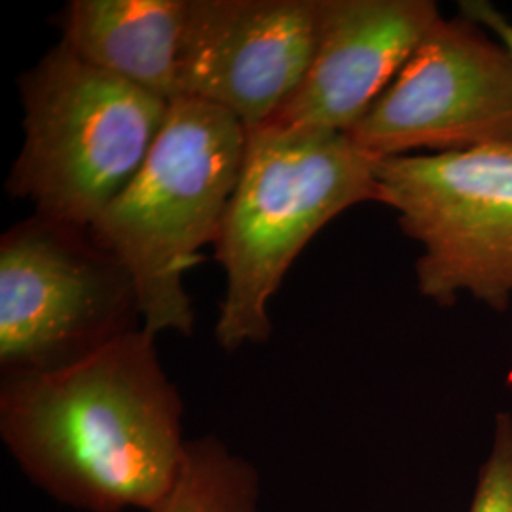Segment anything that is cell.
<instances>
[{
    "mask_svg": "<svg viewBox=\"0 0 512 512\" xmlns=\"http://www.w3.org/2000/svg\"><path fill=\"white\" fill-rule=\"evenodd\" d=\"M188 0H73L61 42L93 67L173 103L181 97Z\"/></svg>",
    "mask_w": 512,
    "mask_h": 512,
    "instance_id": "obj_10",
    "label": "cell"
},
{
    "mask_svg": "<svg viewBox=\"0 0 512 512\" xmlns=\"http://www.w3.org/2000/svg\"><path fill=\"white\" fill-rule=\"evenodd\" d=\"M459 16L471 19L494 37L499 38L512 54V23L505 18L492 2L486 0H463L459 2Z\"/></svg>",
    "mask_w": 512,
    "mask_h": 512,
    "instance_id": "obj_13",
    "label": "cell"
},
{
    "mask_svg": "<svg viewBox=\"0 0 512 512\" xmlns=\"http://www.w3.org/2000/svg\"><path fill=\"white\" fill-rule=\"evenodd\" d=\"M348 135L374 160L512 145L511 50L471 19H440Z\"/></svg>",
    "mask_w": 512,
    "mask_h": 512,
    "instance_id": "obj_7",
    "label": "cell"
},
{
    "mask_svg": "<svg viewBox=\"0 0 512 512\" xmlns=\"http://www.w3.org/2000/svg\"><path fill=\"white\" fill-rule=\"evenodd\" d=\"M380 203L423 247L421 296L442 308L471 294L492 310L512 302V145L378 160Z\"/></svg>",
    "mask_w": 512,
    "mask_h": 512,
    "instance_id": "obj_6",
    "label": "cell"
},
{
    "mask_svg": "<svg viewBox=\"0 0 512 512\" xmlns=\"http://www.w3.org/2000/svg\"><path fill=\"white\" fill-rule=\"evenodd\" d=\"M440 19L431 0H323L308 74L264 126L351 133Z\"/></svg>",
    "mask_w": 512,
    "mask_h": 512,
    "instance_id": "obj_9",
    "label": "cell"
},
{
    "mask_svg": "<svg viewBox=\"0 0 512 512\" xmlns=\"http://www.w3.org/2000/svg\"><path fill=\"white\" fill-rule=\"evenodd\" d=\"M247 129L230 112L179 97L147 162L93 224L92 234L131 275L143 329L192 336L184 274L215 245L238 184Z\"/></svg>",
    "mask_w": 512,
    "mask_h": 512,
    "instance_id": "obj_3",
    "label": "cell"
},
{
    "mask_svg": "<svg viewBox=\"0 0 512 512\" xmlns=\"http://www.w3.org/2000/svg\"><path fill=\"white\" fill-rule=\"evenodd\" d=\"M135 283L90 228L33 215L0 239V370L78 365L139 325Z\"/></svg>",
    "mask_w": 512,
    "mask_h": 512,
    "instance_id": "obj_5",
    "label": "cell"
},
{
    "mask_svg": "<svg viewBox=\"0 0 512 512\" xmlns=\"http://www.w3.org/2000/svg\"><path fill=\"white\" fill-rule=\"evenodd\" d=\"M376 169L378 160L348 133L247 131L238 184L215 239L226 272L215 327L220 348L270 340V300L289 268L330 220L353 205L380 203Z\"/></svg>",
    "mask_w": 512,
    "mask_h": 512,
    "instance_id": "obj_2",
    "label": "cell"
},
{
    "mask_svg": "<svg viewBox=\"0 0 512 512\" xmlns=\"http://www.w3.org/2000/svg\"><path fill=\"white\" fill-rule=\"evenodd\" d=\"M183 410L145 329L65 370L0 382L8 452L42 492L80 511H154L183 467Z\"/></svg>",
    "mask_w": 512,
    "mask_h": 512,
    "instance_id": "obj_1",
    "label": "cell"
},
{
    "mask_svg": "<svg viewBox=\"0 0 512 512\" xmlns=\"http://www.w3.org/2000/svg\"><path fill=\"white\" fill-rule=\"evenodd\" d=\"M23 147L6 188L35 213L92 228L147 162L171 103L59 42L19 80Z\"/></svg>",
    "mask_w": 512,
    "mask_h": 512,
    "instance_id": "obj_4",
    "label": "cell"
},
{
    "mask_svg": "<svg viewBox=\"0 0 512 512\" xmlns=\"http://www.w3.org/2000/svg\"><path fill=\"white\" fill-rule=\"evenodd\" d=\"M152 512H264L260 476L217 437L188 440L181 473Z\"/></svg>",
    "mask_w": 512,
    "mask_h": 512,
    "instance_id": "obj_11",
    "label": "cell"
},
{
    "mask_svg": "<svg viewBox=\"0 0 512 512\" xmlns=\"http://www.w3.org/2000/svg\"><path fill=\"white\" fill-rule=\"evenodd\" d=\"M469 512H512V414L495 418L490 456L478 473Z\"/></svg>",
    "mask_w": 512,
    "mask_h": 512,
    "instance_id": "obj_12",
    "label": "cell"
},
{
    "mask_svg": "<svg viewBox=\"0 0 512 512\" xmlns=\"http://www.w3.org/2000/svg\"><path fill=\"white\" fill-rule=\"evenodd\" d=\"M321 19L323 0H188L181 97L268 124L306 78Z\"/></svg>",
    "mask_w": 512,
    "mask_h": 512,
    "instance_id": "obj_8",
    "label": "cell"
}]
</instances>
